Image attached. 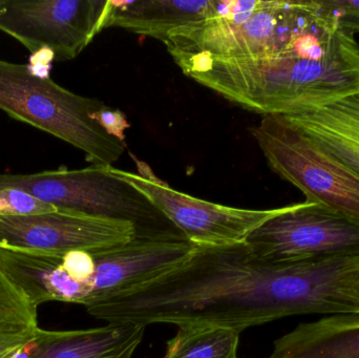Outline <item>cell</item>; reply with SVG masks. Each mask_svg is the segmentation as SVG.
<instances>
[{"label": "cell", "mask_w": 359, "mask_h": 358, "mask_svg": "<svg viewBox=\"0 0 359 358\" xmlns=\"http://www.w3.org/2000/svg\"><path fill=\"white\" fill-rule=\"evenodd\" d=\"M359 256L266 262L246 242L196 246L170 273L130 294L86 308L109 324L247 328L303 315L359 313L352 282Z\"/></svg>", "instance_id": "cell-1"}, {"label": "cell", "mask_w": 359, "mask_h": 358, "mask_svg": "<svg viewBox=\"0 0 359 358\" xmlns=\"http://www.w3.org/2000/svg\"><path fill=\"white\" fill-rule=\"evenodd\" d=\"M172 57L187 77L263 116L311 113L359 95V44L322 0H303L290 40L276 54Z\"/></svg>", "instance_id": "cell-2"}, {"label": "cell", "mask_w": 359, "mask_h": 358, "mask_svg": "<svg viewBox=\"0 0 359 358\" xmlns=\"http://www.w3.org/2000/svg\"><path fill=\"white\" fill-rule=\"evenodd\" d=\"M0 189L23 191L58 212L132 223L136 239L187 241L149 198L113 172V166L0 174Z\"/></svg>", "instance_id": "cell-3"}, {"label": "cell", "mask_w": 359, "mask_h": 358, "mask_svg": "<svg viewBox=\"0 0 359 358\" xmlns=\"http://www.w3.org/2000/svg\"><path fill=\"white\" fill-rule=\"evenodd\" d=\"M105 106L33 73L29 67L0 59V111L69 143L86 153L92 165L113 166L126 144L94 118Z\"/></svg>", "instance_id": "cell-4"}, {"label": "cell", "mask_w": 359, "mask_h": 358, "mask_svg": "<svg viewBox=\"0 0 359 358\" xmlns=\"http://www.w3.org/2000/svg\"><path fill=\"white\" fill-rule=\"evenodd\" d=\"M302 6L303 0L217 1L212 16L174 29L164 44L170 56H269L288 43Z\"/></svg>", "instance_id": "cell-5"}, {"label": "cell", "mask_w": 359, "mask_h": 358, "mask_svg": "<svg viewBox=\"0 0 359 358\" xmlns=\"http://www.w3.org/2000/svg\"><path fill=\"white\" fill-rule=\"evenodd\" d=\"M268 165L304 193L359 223V177L310 140L284 116H264L252 130Z\"/></svg>", "instance_id": "cell-6"}, {"label": "cell", "mask_w": 359, "mask_h": 358, "mask_svg": "<svg viewBox=\"0 0 359 358\" xmlns=\"http://www.w3.org/2000/svg\"><path fill=\"white\" fill-rule=\"evenodd\" d=\"M115 8L107 0H0V31L33 54L46 48L73 60L109 27Z\"/></svg>", "instance_id": "cell-7"}, {"label": "cell", "mask_w": 359, "mask_h": 358, "mask_svg": "<svg viewBox=\"0 0 359 358\" xmlns=\"http://www.w3.org/2000/svg\"><path fill=\"white\" fill-rule=\"evenodd\" d=\"M246 243L257 258L276 264L359 256V223L323 204L305 201L285 206Z\"/></svg>", "instance_id": "cell-8"}, {"label": "cell", "mask_w": 359, "mask_h": 358, "mask_svg": "<svg viewBox=\"0 0 359 358\" xmlns=\"http://www.w3.org/2000/svg\"><path fill=\"white\" fill-rule=\"evenodd\" d=\"M113 172L149 198L196 246L244 243L253 231L284 210V207L253 210L219 205L175 191L156 177L115 167Z\"/></svg>", "instance_id": "cell-9"}, {"label": "cell", "mask_w": 359, "mask_h": 358, "mask_svg": "<svg viewBox=\"0 0 359 358\" xmlns=\"http://www.w3.org/2000/svg\"><path fill=\"white\" fill-rule=\"evenodd\" d=\"M132 223L55 212L0 216V248L40 254L102 252L136 239Z\"/></svg>", "instance_id": "cell-10"}, {"label": "cell", "mask_w": 359, "mask_h": 358, "mask_svg": "<svg viewBox=\"0 0 359 358\" xmlns=\"http://www.w3.org/2000/svg\"><path fill=\"white\" fill-rule=\"evenodd\" d=\"M145 328L133 324L67 331L39 328L14 358H132L142 343Z\"/></svg>", "instance_id": "cell-11"}, {"label": "cell", "mask_w": 359, "mask_h": 358, "mask_svg": "<svg viewBox=\"0 0 359 358\" xmlns=\"http://www.w3.org/2000/svg\"><path fill=\"white\" fill-rule=\"evenodd\" d=\"M268 358H359V313L301 324L274 343Z\"/></svg>", "instance_id": "cell-12"}, {"label": "cell", "mask_w": 359, "mask_h": 358, "mask_svg": "<svg viewBox=\"0 0 359 358\" xmlns=\"http://www.w3.org/2000/svg\"><path fill=\"white\" fill-rule=\"evenodd\" d=\"M284 117L359 177V95L311 113Z\"/></svg>", "instance_id": "cell-13"}, {"label": "cell", "mask_w": 359, "mask_h": 358, "mask_svg": "<svg viewBox=\"0 0 359 358\" xmlns=\"http://www.w3.org/2000/svg\"><path fill=\"white\" fill-rule=\"evenodd\" d=\"M217 0H137L116 1L109 27L165 42L174 29L212 16Z\"/></svg>", "instance_id": "cell-14"}, {"label": "cell", "mask_w": 359, "mask_h": 358, "mask_svg": "<svg viewBox=\"0 0 359 358\" xmlns=\"http://www.w3.org/2000/svg\"><path fill=\"white\" fill-rule=\"evenodd\" d=\"M38 329L37 308L0 268V358H14Z\"/></svg>", "instance_id": "cell-15"}, {"label": "cell", "mask_w": 359, "mask_h": 358, "mask_svg": "<svg viewBox=\"0 0 359 358\" xmlns=\"http://www.w3.org/2000/svg\"><path fill=\"white\" fill-rule=\"evenodd\" d=\"M240 336L215 326H179L162 358H238Z\"/></svg>", "instance_id": "cell-16"}, {"label": "cell", "mask_w": 359, "mask_h": 358, "mask_svg": "<svg viewBox=\"0 0 359 358\" xmlns=\"http://www.w3.org/2000/svg\"><path fill=\"white\" fill-rule=\"evenodd\" d=\"M55 208L16 189H0V216H25L55 212Z\"/></svg>", "instance_id": "cell-17"}, {"label": "cell", "mask_w": 359, "mask_h": 358, "mask_svg": "<svg viewBox=\"0 0 359 358\" xmlns=\"http://www.w3.org/2000/svg\"><path fill=\"white\" fill-rule=\"evenodd\" d=\"M322 2L334 14L344 29L353 35L359 33V0H322Z\"/></svg>", "instance_id": "cell-18"}, {"label": "cell", "mask_w": 359, "mask_h": 358, "mask_svg": "<svg viewBox=\"0 0 359 358\" xmlns=\"http://www.w3.org/2000/svg\"><path fill=\"white\" fill-rule=\"evenodd\" d=\"M94 118L109 135L124 142V132L130 128V124L120 109H111L105 105L95 113Z\"/></svg>", "instance_id": "cell-19"}, {"label": "cell", "mask_w": 359, "mask_h": 358, "mask_svg": "<svg viewBox=\"0 0 359 358\" xmlns=\"http://www.w3.org/2000/svg\"><path fill=\"white\" fill-rule=\"evenodd\" d=\"M352 291H353L354 296L359 303V270L354 277L353 282H352Z\"/></svg>", "instance_id": "cell-20"}]
</instances>
